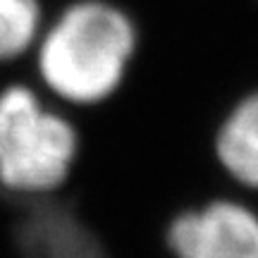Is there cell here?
Segmentation results:
<instances>
[{
  "instance_id": "6da1fadb",
  "label": "cell",
  "mask_w": 258,
  "mask_h": 258,
  "mask_svg": "<svg viewBox=\"0 0 258 258\" xmlns=\"http://www.w3.org/2000/svg\"><path fill=\"white\" fill-rule=\"evenodd\" d=\"M134 53L132 19L110 3L82 0L64 10L41 41L36 70L53 98L86 110L120 93Z\"/></svg>"
},
{
  "instance_id": "3957f363",
  "label": "cell",
  "mask_w": 258,
  "mask_h": 258,
  "mask_svg": "<svg viewBox=\"0 0 258 258\" xmlns=\"http://www.w3.org/2000/svg\"><path fill=\"white\" fill-rule=\"evenodd\" d=\"M172 258H258V213L232 196H213L170 220Z\"/></svg>"
},
{
  "instance_id": "277c9868",
  "label": "cell",
  "mask_w": 258,
  "mask_h": 258,
  "mask_svg": "<svg viewBox=\"0 0 258 258\" xmlns=\"http://www.w3.org/2000/svg\"><path fill=\"white\" fill-rule=\"evenodd\" d=\"M222 175L244 189H258V93L239 101L213 139Z\"/></svg>"
},
{
  "instance_id": "7a4b0ae2",
  "label": "cell",
  "mask_w": 258,
  "mask_h": 258,
  "mask_svg": "<svg viewBox=\"0 0 258 258\" xmlns=\"http://www.w3.org/2000/svg\"><path fill=\"white\" fill-rule=\"evenodd\" d=\"M82 137L74 117L50 108L29 84L0 86V186L46 196L70 179Z\"/></svg>"
},
{
  "instance_id": "5b68a950",
  "label": "cell",
  "mask_w": 258,
  "mask_h": 258,
  "mask_svg": "<svg viewBox=\"0 0 258 258\" xmlns=\"http://www.w3.org/2000/svg\"><path fill=\"white\" fill-rule=\"evenodd\" d=\"M38 22V0H0V62L27 53L36 41Z\"/></svg>"
}]
</instances>
